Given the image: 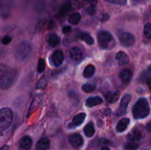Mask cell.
<instances>
[{"mask_svg":"<svg viewBox=\"0 0 151 150\" xmlns=\"http://www.w3.org/2000/svg\"><path fill=\"white\" fill-rule=\"evenodd\" d=\"M147 129L148 131H150V132H151V121L147 124Z\"/></svg>","mask_w":151,"mask_h":150,"instance_id":"37","label":"cell"},{"mask_svg":"<svg viewBox=\"0 0 151 150\" xmlns=\"http://www.w3.org/2000/svg\"><path fill=\"white\" fill-rule=\"evenodd\" d=\"M81 19V16L79 13H74L69 16V22L72 24H78Z\"/></svg>","mask_w":151,"mask_h":150,"instance_id":"26","label":"cell"},{"mask_svg":"<svg viewBox=\"0 0 151 150\" xmlns=\"http://www.w3.org/2000/svg\"><path fill=\"white\" fill-rule=\"evenodd\" d=\"M16 77H17V71L16 69L8 70L0 79V88L4 90L10 88L14 84Z\"/></svg>","mask_w":151,"mask_h":150,"instance_id":"5","label":"cell"},{"mask_svg":"<svg viewBox=\"0 0 151 150\" xmlns=\"http://www.w3.org/2000/svg\"><path fill=\"white\" fill-rule=\"evenodd\" d=\"M70 57L74 61L79 62L83 58V54L81 49L78 47H73L70 50Z\"/></svg>","mask_w":151,"mask_h":150,"instance_id":"13","label":"cell"},{"mask_svg":"<svg viewBox=\"0 0 151 150\" xmlns=\"http://www.w3.org/2000/svg\"><path fill=\"white\" fill-rule=\"evenodd\" d=\"M12 7H13L12 0H0V15L2 16H8Z\"/></svg>","mask_w":151,"mask_h":150,"instance_id":"8","label":"cell"},{"mask_svg":"<svg viewBox=\"0 0 151 150\" xmlns=\"http://www.w3.org/2000/svg\"><path fill=\"white\" fill-rule=\"evenodd\" d=\"M96 89V85L92 83H86L84 84L82 86L83 91L85 93H91L93 92Z\"/></svg>","mask_w":151,"mask_h":150,"instance_id":"27","label":"cell"},{"mask_svg":"<svg viewBox=\"0 0 151 150\" xmlns=\"http://www.w3.org/2000/svg\"><path fill=\"white\" fill-rule=\"evenodd\" d=\"M150 101H151V96H150Z\"/></svg>","mask_w":151,"mask_h":150,"instance_id":"40","label":"cell"},{"mask_svg":"<svg viewBox=\"0 0 151 150\" xmlns=\"http://www.w3.org/2000/svg\"><path fill=\"white\" fill-rule=\"evenodd\" d=\"M130 123V119L128 118H123L119 121L116 126V130L118 132H122L126 130L128 124Z\"/></svg>","mask_w":151,"mask_h":150,"instance_id":"18","label":"cell"},{"mask_svg":"<svg viewBox=\"0 0 151 150\" xmlns=\"http://www.w3.org/2000/svg\"><path fill=\"white\" fill-rule=\"evenodd\" d=\"M72 9V2L70 1H66L63 4L61 5V7L59 9L58 12L57 16L58 18H63L65 17L66 15L68 14L69 11Z\"/></svg>","mask_w":151,"mask_h":150,"instance_id":"11","label":"cell"},{"mask_svg":"<svg viewBox=\"0 0 151 150\" xmlns=\"http://www.w3.org/2000/svg\"><path fill=\"white\" fill-rule=\"evenodd\" d=\"M101 150H111V149L109 148V147H107V146H103V148L101 149Z\"/></svg>","mask_w":151,"mask_h":150,"instance_id":"39","label":"cell"},{"mask_svg":"<svg viewBox=\"0 0 151 150\" xmlns=\"http://www.w3.org/2000/svg\"><path fill=\"white\" fill-rule=\"evenodd\" d=\"M98 44L100 47L103 49H110L113 48L115 42L113 36L110 32L107 31H102L97 35Z\"/></svg>","mask_w":151,"mask_h":150,"instance_id":"4","label":"cell"},{"mask_svg":"<svg viewBox=\"0 0 151 150\" xmlns=\"http://www.w3.org/2000/svg\"><path fill=\"white\" fill-rule=\"evenodd\" d=\"M69 143L74 147H80L83 144V139L80 134H72L69 137Z\"/></svg>","mask_w":151,"mask_h":150,"instance_id":"12","label":"cell"},{"mask_svg":"<svg viewBox=\"0 0 151 150\" xmlns=\"http://www.w3.org/2000/svg\"><path fill=\"white\" fill-rule=\"evenodd\" d=\"M116 60H117L119 66L127 65L129 63V57H128V54L122 51H119V52L116 54Z\"/></svg>","mask_w":151,"mask_h":150,"instance_id":"15","label":"cell"},{"mask_svg":"<svg viewBox=\"0 0 151 150\" xmlns=\"http://www.w3.org/2000/svg\"><path fill=\"white\" fill-rule=\"evenodd\" d=\"M150 111V105L145 98H140L133 107V116L136 119H145Z\"/></svg>","mask_w":151,"mask_h":150,"instance_id":"1","label":"cell"},{"mask_svg":"<svg viewBox=\"0 0 151 150\" xmlns=\"http://www.w3.org/2000/svg\"><path fill=\"white\" fill-rule=\"evenodd\" d=\"M86 117V114L84 113H81L79 114L76 115L75 117L73 118L71 123L69 124V126L70 128H75L77 126H79L82 124L85 121Z\"/></svg>","mask_w":151,"mask_h":150,"instance_id":"10","label":"cell"},{"mask_svg":"<svg viewBox=\"0 0 151 150\" xmlns=\"http://www.w3.org/2000/svg\"><path fill=\"white\" fill-rule=\"evenodd\" d=\"M83 132L85 133L86 136L91 138L95 133V128H94V123L92 121H90L86 125V126L83 129Z\"/></svg>","mask_w":151,"mask_h":150,"instance_id":"21","label":"cell"},{"mask_svg":"<svg viewBox=\"0 0 151 150\" xmlns=\"http://www.w3.org/2000/svg\"><path fill=\"white\" fill-rule=\"evenodd\" d=\"M104 96L105 98L106 99V100H107L109 103H114L116 102L118 100V99L119 98L120 93L118 91H109V92L106 93V94H104Z\"/></svg>","mask_w":151,"mask_h":150,"instance_id":"14","label":"cell"},{"mask_svg":"<svg viewBox=\"0 0 151 150\" xmlns=\"http://www.w3.org/2000/svg\"><path fill=\"white\" fill-rule=\"evenodd\" d=\"M146 82H147V86H148L149 89L151 91V77L147 78V80H146Z\"/></svg>","mask_w":151,"mask_h":150,"instance_id":"36","label":"cell"},{"mask_svg":"<svg viewBox=\"0 0 151 150\" xmlns=\"http://www.w3.org/2000/svg\"><path fill=\"white\" fill-rule=\"evenodd\" d=\"M144 34L146 38L151 39V24H147L144 28Z\"/></svg>","mask_w":151,"mask_h":150,"instance_id":"29","label":"cell"},{"mask_svg":"<svg viewBox=\"0 0 151 150\" xmlns=\"http://www.w3.org/2000/svg\"><path fill=\"white\" fill-rule=\"evenodd\" d=\"M52 62V64L55 66H59L63 63V60H64V55H63V51H60V50H56L53 52V54H52L51 57Z\"/></svg>","mask_w":151,"mask_h":150,"instance_id":"9","label":"cell"},{"mask_svg":"<svg viewBox=\"0 0 151 150\" xmlns=\"http://www.w3.org/2000/svg\"><path fill=\"white\" fill-rule=\"evenodd\" d=\"M131 99V94H126L122 96V99H121L120 104H119V108H118L117 111H116V115L118 116H122L126 113L127 107H128V104H129L130 101Z\"/></svg>","mask_w":151,"mask_h":150,"instance_id":"6","label":"cell"},{"mask_svg":"<svg viewBox=\"0 0 151 150\" xmlns=\"http://www.w3.org/2000/svg\"><path fill=\"white\" fill-rule=\"evenodd\" d=\"M62 32L65 34L70 33V32H72V27H71V26H64V27L63 28V29H62Z\"/></svg>","mask_w":151,"mask_h":150,"instance_id":"35","label":"cell"},{"mask_svg":"<svg viewBox=\"0 0 151 150\" xmlns=\"http://www.w3.org/2000/svg\"><path fill=\"white\" fill-rule=\"evenodd\" d=\"M132 71L129 69H124L119 73V77L124 82H128L132 77Z\"/></svg>","mask_w":151,"mask_h":150,"instance_id":"22","label":"cell"},{"mask_svg":"<svg viewBox=\"0 0 151 150\" xmlns=\"http://www.w3.org/2000/svg\"><path fill=\"white\" fill-rule=\"evenodd\" d=\"M139 147V144L136 142H128L125 144V149L128 150H136Z\"/></svg>","mask_w":151,"mask_h":150,"instance_id":"30","label":"cell"},{"mask_svg":"<svg viewBox=\"0 0 151 150\" xmlns=\"http://www.w3.org/2000/svg\"><path fill=\"white\" fill-rule=\"evenodd\" d=\"M7 71H8V69H7V66H4V65H0V79L7 73Z\"/></svg>","mask_w":151,"mask_h":150,"instance_id":"33","label":"cell"},{"mask_svg":"<svg viewBox=\"0 0 151 150\" xmlns=\"http://www.w3.org/2000/svg\"><path fill=\"white\" fill-rule=\"evenodd\" d=\"M142 138V134L138 129H134L127 136L128 142H136L139 141Z\"/></svg>","mask_w":151,"mask_h":150,"instance_id":"19","label":"cell"},{"mask_svg":"<svg viewBox=\"0 0 151 150\" xmlns=\"http://www.w3.org/2000/svg\"><path fill=\"white\" fill-rule=\"evenodd\" d=\"M13 111L9 107L0 109V134L5 132L13 121Z\"/></svg>","mask_w":151,"mask_h":150,"instance_id":"2","label":"cell"},{"mask_svg":"<svg viewBox=\"0 0 151 150\" xmlns=\"http://www.w3.org/2000/svg\"><path fill=\"white\" fill-rule=\"evenodd\" d=\"M32 52V46L27 41L21 43L17 47L16 51V57L18 61L20 63L25 62Z\"/></svg>","mask_w":151,"mask_h":150,"instance_id":"3","label":"cell"},{"mask_svg":"<svg viewBox=\"0 0 151 150\" xmlns=\"http://www.w3.org/2000/svg\"><path fill=\"white\" fill-rule=\"evenodd\" d=\"M10 42H11V38H10V36H8V35L4 37V38H2V40H1V43H2L4 45H7V44H10Z\"/></svg>","mask_w":151,"mask_h":150,"instance_id":"34","label":"cell"},{"mask_svg":"<svg viewBox=\"0 0 151 150\" xmlns=\"http://www.w3.org/2000/svg\"><path fill=\"white\" fill-rule=\"evenodd\" d=\"M106 1L111 4H118V5L124 6L127 4V0H106Z\"/></svg>","mask_w":151,"mask_h":150,"instance_id":"32","label":"cell"},{"mask_svg":"<svg viewBox=\"0 0 151 150\" xmlns=\"http://www.w3.org/2000/svg\"><path fill=\"white\" fill-rule=\"evenodd\" d=\"M45 69V62L44 59H39L38 63V71L39 73H42Z\"/></svg>","mask_w":151,"mask_h":150,"instance_id":"31","label":"cell"},{"mask_svg":"<svg viewBox=\"0 0 151 150\" xmlns=\"http://www.w3.org/2000/svg\"><path fill=\"white\" fill-rule=\"evenodd\" d=\"M80 38L81 39V41H84L86 44L88 45H92L94 44V38L91 36V35H88V33H86V32H82L80 35Z\"/></svg>","mask_w":151,"mask_h":150,"instance_id":"25","label":"cell"},{"mask_svg":"<svg viewBox=\"0 0 151 150\" xmlns=\"http://www.w3.org/2000/svg\"><path fill=\"white\" fill-rule=\"evenodd\" d=\"M60 38L56 34H50L47 37V43L49 44V45L52 47L57 46L60 44Z\"/></svg>","mask_w":151,"mask_h":150,"instance_id":"23","label":"cell"},{"mask_svg":"<svg viewBox=\"0 0 151 150\" xmlns=\"http://www.w3.org/2000/svg\"><path fill=\"white\" fill-rule=\"evenodd\" d=\"M0 150H9V146H8L5 145V146H3Z\"/></svg>","mask_w":151,"mask_h":150,"instance_id":"38","label":"cell"},{"mask_svg":"<svg viewBox=\"0 0 151 150\" xmlns=\"http://www.w3.org/2000/svg\"><path fill=\"white\" fill-rule=\"evenodd\" d=\"M47 85V79L44 77L41 78L36 84V88L37 89H44L46 88Z\"/></svg>","mask_w":151,"mask_h":150,"instance_id":"28","label":"cell"},{"mask_svg":"<svg viewBox=\"0 0 151 150\" xmlns=\"http://www.w3.org/2000/svg\"><path fill=\"white\" fill-rule=\"evenodd\" d=\"M95 73V67L93 65H88L83 71V76L86 78H90Z\"/></svg>","mask_w":151,"mask_h":150,"instance_id":"24","label":"cell"},{"mask_svg":"<svg viewBox=\"0 0 151 150\" xmlns=\"http://www.w3.org/2000/svg\"><path fill=\"white\" fill-rule=\"evenodd\" d=\"M119 41L121 44L125 47L131 46L135 43V38L129 32H124L119 35Z\"/></svg>","mask_w":151,"mask_h":150,"instance_id":"7","label":"cell"},{"mask_svg":"<svg viewBox=\"0 0 151 150\" xmlns=\"http://www.w3.org/2000/svg\"><path fill=\"white\" fill-rule=\"evenodd\" d=\"M20 147L24 150H29L32 145V141L30 137L24 136L22 138L19 143Z\"/></svg>","mask_w":151,"mask_h":150,"instance_id":"20","label":"cell"},{"mask_svg":"<svg viewBox=\"0 0 151 150\" xmlns=\"http://www.w3.org/2000/svg\"><path fill=\"white\" fill-rule=\"evenodd\" d=\"M50 141L47 138H41L39 141L37 142L35 146V149L36 150H47L50 147Z\"/></svg>","mask_w":151,"mask_h":150,"instance_id":"16","label":"cell"},{"mask_svg":"<svg viewBox=\"0 0 151 150\" xmlns=\"http://www.w3.org/2000/svg\"><path fill=\"white\" fill-rule=\"evenodd\" d=\"M103 102V99L100 96L88 97L86 101V105L88 107H92L100 104Z\"/></svg>","mask_w":151,"mask_h":150,"instance_id":"17","label":"cell"}]
</instances>
